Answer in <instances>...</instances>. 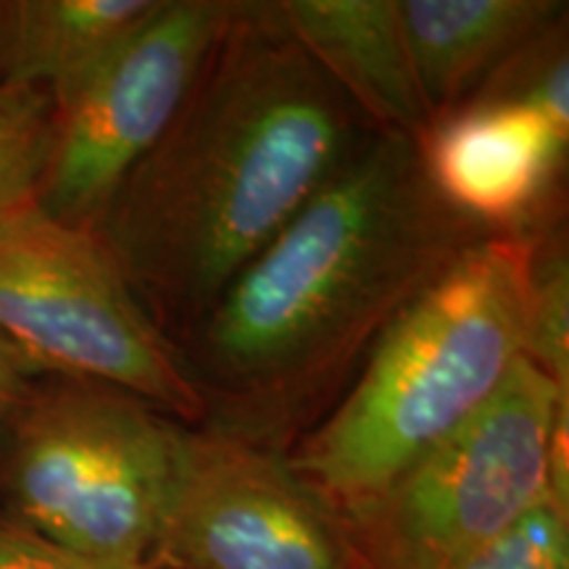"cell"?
Masks as SVG:
<instances>
[{"mask_svg":"<svg viewBox=\"0 0 569 569\" xmlns=\"http://www.w3.org/2000/svg\"><path fill=\"white\" fill-rule=\"evenodd\" d=\"M153 569H353L332 509L288 453L213 430L180 436Z\"/></svg>","mask_w":569,"mask_h":569,"instance_id":"obj_8","label":"cell"},{"mask_svg":"<svg viewBox=\"0 0 569 569\" xmlns=\"http://www.w3.org/2000/svg\"><path fill=\"white\" fill-rule=\"evenodd\" d=\"M42 372L38 361L0 336V422H11L27 407Z\"/></svg>","mask_w":569,"mask_h":569,"instance_id":"obj_18","label":"cell"},{"mask_svg":"<svg viewBox=\"0 0 569 569\" xmlns=\"http://www.w3.org/2000/svg\"><path fill=\"white\" fill-rule=\"evenodd\" d=\"M567 142L536 111L486 101L438 119L419 140V153L453 211L490 232H517L538 217Z\"/></svg>","mask_w":569,"mask_h":569,"instance_id":"obj_9","label":"cell"},{"mask_svg":"<svg viewBox=\"0 0 569 569\" xmlns=\"http://www.w3.org/2000/svg\"><path fill=\"white\" fill-rule=\"evenodd\" d=\"M486 101L515 103L536 111L561 138L569 140V56L565 24H553L511 56L472 103Z\"/></svg>","mask_w":569,"mask_h":569,"instance_id":"obj_14","label":"cell"},{"mask_svg":"<svg viewBox=\"0 0 569 569\" xmlns=\"http://www.w3.org/2000/svg\"><path fill=\"white\" fill-rule=\"evenodd\" d=\"M51 138V92L0 82V217L38 201Z\"/></svg>","mask_w":569,"mask_h":569,"instance_id":"obj_13","label":"cell"},{"mask_svg":"<svg viewBox=\"0 0 569 569\" xmlns=\"http://www.w3.org/2000/svg\"><path fill=\"white\" fill-rule=\"evenodd\" d=\"M490 234L436 193L419 140L377 132L177 348L203 427L282 451L377 338Z\"/></svg>","mask_w":569,"mask_h":569,"instance_id":"obj_2","label":"cell"},{"mask_svg":"<svg viewBox=\"0 0 569 569\" xmlns=\"http://www.w3.org/2000/svg\"><path fill=\"white\" fill-rule=\"evenodd\" d=\"M6 11H9V0H0V51H3V30H6Z\"/></svg>","mask_w":569,"mask_h":569,"instance_id":"obj_19","label":"cell"},{"mask_svg":"<svg viewBox=\"0 0 569 569\" xmlns=\"http://www.w3.org/2000/svg\"><path fill=\"white\" fill-rule=\"evenodd\" d=\"M230 0H161L74 88L53 98V138L38 203L96 230L122 182L169 130L230 24Z\"/></svg>","mask_w":569,"mask_h":569,"instance_id":"obj_7","label":"cell"},{"mask_svg":"<svg viewBox=\"0 0 569 569\" xmlns=\"http://www.w3.org/2000/svg\"><path fill=\"white\" fill-rule=\"evenodd\" d=\"M377 132L272 3H238L169 130L92 232L180 348Z\"/></svg>","mask_w":569,"mask_h":569,"instance_id":"obj_1","label":"cell"},{"mask_svg":"<svg viewBox=\"0 0 569 569\" xmlns=\"http://www.w3.org/2000/svg\"><path fill=\"white\" fill-rule=\"evenodd\" d=\"M567 246L557 232L538 234L530 264L528 346L525 356L561 390L569 388V280Z\"/></svg>","mask_w":569,"mask_h":569,"instance_id":"obj_15","label":"cell"},{"mask_svg":"<svg viewBox=\"0 0 569 569\" xmlns=\"http://www.w3.org/2000/svg\"><path fill=\"white\" fill-rule=\"evenodd\" d=\"M11 425L13 519L80 557L151 567L182 427L138 396L80 377L34 390Z\"/></svg>","mask_w":569,"mask_h":569,"instance_id":"obj_5","label":"cell"},{"mask_svg":"<svg viewBox=\"0 0 569 569\" xmlns=\"http://www.w3.org/2000/svg\"><path fill=\"white\" fill-rule=\"evenodd\" d=\"M0 569H151L106 565L63 549L38 536L13 517L0 519Z\"/></svg>","mask_w":569,"mask_h":569,"instance_id":"obj_17","label":"cell"},{"mask_svg":"<svg viewBox=\"0 0 569 569\" xmlns=\"http://www.w3.org/2000/svg\"><path fill=\"white\" fill-rule=\"evenodd\" d=\"M0 336L46 372L103 382L180 422H203L180 351L96 232L59 222L38 203L0 217Z\"/></svg>","mask_w":569,"mask_h":569,"instance_id":"obj_6","label":"cell"},{"mask_svg":"<svg viewBox=\"0 0 569 569\" xmlns=\"http://www.w3.org/2000/svg\"><path fill=\"white\" fill-rule=\"evenodd\" d=\"M161 0H9L0 82L59 98L119 48Z\"/></svg>","mask_w":569,"mask_h":569,"instance_id":"obj_12","label":"cell"},{"mask_svg":"<svg viewBox=\"0 0 569 569\" xmlns=\"http://www.w3.org/2000/svg\"><path fill=\"white\" fill-rule=\"evenodd\" d=\"M272 11L375 130L425 138L430 117L419 96L398 0H280Z\"/></svg>","mask_w":569,"mask_h":569,"instance_id":"obj_10","label":"cell"},{"mask_svg":"<svg viewBox=\"0 0 569 569\" xmlns=\"http://www.w3.org/2000/svg\"><path fill=\"white\" fill-rule=\"evenodd\" d=\"M536 232H490L386 327L288 453L332 515L375 501L501 388L528 346Z\"/></svg>","mask_w":569,"mask_h":569,"instance_id":"obj_3","label":"cell"},{"mask_svg":"<svg viewBox=\"0 0 569 569\" xmlns=\"http://www.w3.org/2000/svg\"><path fill=\"white\" fill-rule=\"evenodd\" d=\"M448 569H569L567 503L546 498L501 540Z\"/></svg>","mask_w":569,"mask_h":569,"instance_id":"obj_16","label":"cell"},{"mask_svg":"<svg viewBox=\"0 0 569 569\" xmlns=\"http://www.w3.org/2000/svg\"><path fill=\"white\" fill-rule=\"evenodd\" d=\"M567 390L528 356L375 501L338 517L353 569H448L567 503Z\"/></svg>","mask_w":569,"mask_h":569,"instance_id":"obj_4","label":"cell"},{"mask_svg":"<svg viewBox=\"0 0 569 569\" xmlns=\"http://www.w3.org/2000/svg\"><path fill=\"white\" fill-rule=\"evenodd\" d=\"M553 0H398L430 127L465 109L490 77L565 19Z\"/></svg>","mask_w":569,"mask_h":569,"instance_id":"obj_11","label":"cell"}]
</instances>
